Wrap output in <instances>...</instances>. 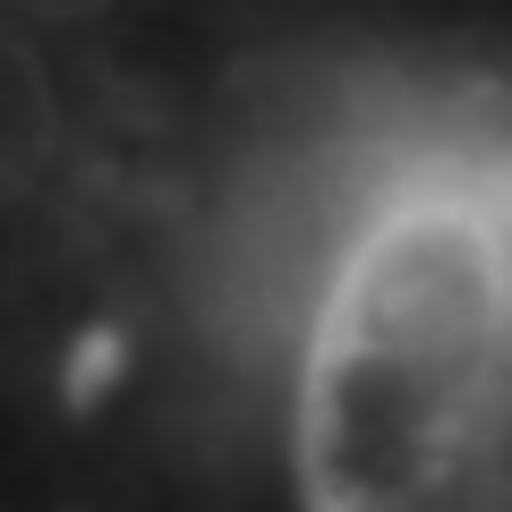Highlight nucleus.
I'll list each match as a JSON object with an SVG mask.
<instances>
[{"label":"nucleus","instance_id":"nucleus-1","mask_svg":"<svg viewBox=\"0 0 512 512\" xmlns=\"http://www.w3.org/2000/svg\"><path fill=\"white\" fill-rule=\"evenodd\" d=\"M512 402V120L376 137L325 214L308 291V478L325 512H402Z\"/></svg>","mask_w":512,"mask_h":512},{"label":"nucleus","instance_id":"nucleus-2","mask_svg":"<svg viewBox=\"0 0 512 512\" xmlns=\"http://www.w3.org/2000/svg\"><path fill=\"white\" fill-rule=\"evenodd\" d=\"M60 154H69V94L52 77V52L35 43V26L0 18V222L60 180Z\"/></svg>","mask_w":512,"mask_h":512},{"label":"nucleus","instance_id":"nucleus-3","mask_svg":"<svg viewBox=\"0 0 512 512\" xmlns=\"http://www.w3.org/2000/svg\"><path fill=\"white\" fill-rule=\"evenodd\" d=\"M103 9H120V0H0V18H18V26H86Z\"/></svg>","mask_w":512,"mask_h":512}]
</instances>
